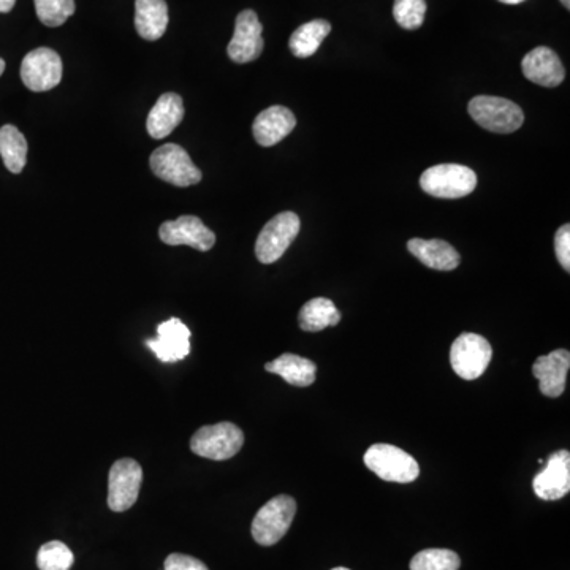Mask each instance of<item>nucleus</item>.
I'll use <instances>...</instances> for the list:
<instances>
[{"mask_svg":"<svg viewBox=\"0 0 570 570\" xmlns=\"http://www.w3.org/2000/svg\"><path fill=\"white\" fill-rule=\"evenodd\" d=\"M339 320H341V312L328 298H312L304 304L298 314V322H300L301 330L304 331H322L328 327H335Z\"/></svg>","mask_w":570,"mask_h":570,"instance_id":"nucleus-22","label":"nucleus"},{"mask_svg":"<svg viewBox=\"0 0 570 570\" xmlns=\"http://www.w3.org/2000/svg\"><path fill=\"white\" fill-rule=\"evenodd\" d=\"M491 357L493 349L490 342L475 333L458 336L450 349L453 371L464 380L479 379L487 371Z\"/></svg>","mask_w":570,"mask_h":570,"instance_id":"nucleus-8","label":"nucleus"},{"mask_svg":"<svg viewBox=\"0 0 570 570\" xmlns=\"http://www.w3.org/2000/svg\"><path fill=\"white\" fill-rule=\"evenodd\" d=\"M330 32L331 24L325 19L309 21L293 32L289 42L290 51H292L293 56L300 57V59L311 57L312 54L317 53L323 40L328 37Z\"/></svg>","mask_w":570,"mask_h":570,"instance_id":"nucleus-23","label":"nucleus"},{"mask_svg":"<svg viewBox=\"0 0 570 570\" xmlns=\"http://www.w3.org/2000/svg\"><path fill=\"white\" fill-rule=\"evenodd\" d=\"M468 110L480 127L494 133L517 132L525 121V114L517 103L502 97L479 95L469 102Z\"/></svg>","mask_w":570,"mask_h":570,"instance_id":"nucleus-3","label":"nucleus"},{"mask_svg":"<svg viewBox=\"0 0 570 570\" xmlns=\"http://www.w3.org/2000/svg\"><path fill=\"white\" fill-rule=\"evenodd\" d=\"M420 186L426 194L445 200H455L472 194L477 187V175L469 167L442 164L423 171Z\"/></svg>","mask_w":570,"mask_h":570,"instance_id":"nucleus-2","label":"nucleus"},{"mask_svg":"<svg viewBox=\"0 0 570 570\" xmlns=\"http://www.w3.org/2000/svg\"><path fill=\"white\" fill-rule=\"evenodd\" d=\"M165 570H209L200 559L173 553L165 559Z\"/></svg>","mask_w":570,"mask_h":570,"instance_id":"nucleus-30","label":"nucleus"},{"mask_svg":"<svg viewBox=\"0 0 570 570\" xmlns=\"http://www.w3.org/2000/svg\"><path fill=\"white\" fill-rule=\"evenodd\" d=\"M16 0H0V13L12 12Z\"/></svg>","mask_w":570,"mask_h":570,"instance_id":"nucleus-31","label":"nucleus"},{"mask_svg":"<svg viewBox=\"0 0 570 570\" xmlns=\"http://www.w3.org/2000/svg\"><path fill=\"white\" fill-rule=\"evenodd\" d=\"M135 27L138 35L156 42L168 27V5L165 0H135Z\"/></svg>","mask_w":570,"mask_h":570,"instance_id":"nucleus-20","label":"nucleus"},{"mask_svg":"<svg viewBox=\"0 0 570 570\" xmlns=\"http://www.w3.org/2000/svg\"><path fill=\"white\" fill-rule=\"evenodd\" d=\"M149 349L164 363L184 360L190 352V330L179 319H168L157 327V338L146 341Z\"/></svg>","mask_w":570,"mask_h":570,"instance_id":"nucleus-14","label":"nucleus"},{"mask_svg":"<svg viewBox=\"0 0 570 570\" xmlns=\"http://www.w3.org/2000/svg\"><path fill=\"white\" fill-rule=\"evenodd\" d=\"M561 4H563L564 7L567 8V10H569V8H570V0H561Z\"/></svg>","mask_w":570,"mask_h":570,"instance_id":"nucleus-34","label":"nucleus"},{"mask_svg":"<svg viewBox=\"0 0 570 570\" xmlns=\"http://www.w3.org/2000/svg\"><path fill=\"white\" fill-rule=\"evenodd\" d=\"M297 513V502L287 494H279L266 502L252 521V537L262 547H271L287 534Z\"/></svg>","mask_w":570,"mask_h":570,"instance_id":"nucleus-1","label":"nucleus"},{"mask_svg":"<svg viewBox=\"0 0 570 570\" xmlns=\"http://www.w3.org/2000/svg\"><path fill=\"white\" fill-rule=\"evenodd\" d=\"M184 119L183 99L175 92L160 95L156 105L149 111L146 129L154 140L167 138Z\"/></svg>","mask_w":570,"mask_h":570,"instance_id":"nucleus-18","label":"nucleus"},{"mask_svg":"<svg viewBox=\"0 0 570 570\" xmlns=\"http://www.w3.org/2000/svg\"><path fill=\"white\" fill-rule=\"evenodd\" d=\"M569 368V350L559 349L537 358L532 366V374L539 380L540 392L548 398L563 395Z\"/></svg>","mask_w":570,"mask_h":570,"instance_id":"nucleus-16","label":"nucleus"},{"mask_svg":"<svg viewBox=\"0 0 570 570\" xmlns=\"http://www.w3.org/2000/svg\"><path fill=\"white\" fill-rule=\"evenodd\" d=\"M331 570H349V569H346V567H335V569Z\"/></svg>","mask_w":570,"mask_h":570,"instance_id":"nucleus-35","label":"nucleus"},{"mask_svg":"<svg viewBox=\"0 0 570 570\" xmlns=\"http://www.w3.org/2000/svg\"><path fill=\"white\" fill-rule=\"evenodd\" d=\"M556 259L561 263L564 270L570 271V225L559 227L555 236Z\"/></svg>","mask_w":570,"mask_h":570,"instance_id":"nucleus-29","label":"nucleus"},{"mask_svg":"<svg viewBox=\"0 0 570 570\" xmlns=\"http://www.w3.org/2000/svg\"><path fill=\"white\" fill-rule=\"evenodd\" d=\"M295 126H297L295 114L289 108L274 105V107L266 108L255 118L252 132H254L255 141L260 146L270 148V146L278 145L279 141L290 135Z\"/></svg>","mask_w":570,"mask_h":570,"instance_id":"nucleus-17","label":"nucleus"},{"mask_svg":"<svg viewBox=\"0 0 570 570\" xmlns=\"http://www.w3.org/2000/svg\"><path fill=\"white\" fill-rule=\"evenodd\" d=\"M0 156L7 170L15 175L26 167L27 141L15 126L8 124L0 129Z\"/></svg>","mask_w":570,"mask_h":570,"instance_id":"nucleus-24","label":"nucleus"},{"mask_svg":"<svg viewBox=\"0 0 570 570\" xmlns=\"http://www.w3.org/2000/svg\"><path fill=\"white\" fill-rule=\"evenodd\" d=\"M37 16L45 26L59 27L75 13V0H34Z\"/></svg>","mask_w":570,"mask_h":570,"instance_id":"nucleus-27","label":"nucleus"},{"mask_svg":"<svg viewBox=\"0 0 570 570\" xmlns=\"http://www.w3.org/2000/svg\"><path fill=\"white\" fill-rule=\"evenodd\" d=\"M151 170L157 178L176 187H189L202 181V171L195 167L186 149L175 143L160 146L152 152Z\"/></svg>","mask_w":570,"mask_h":570,"instance_id":"nucleus-6","label":"nucleus"},{"mask_svg":"<svg viewBox=\"0 0 570 570\" xmlns=\"http://www.w3.org/2000/svg\"><path fill=\"white\" fill-rule=\"evenodd\" d=\"M426 2L425 0H395L393 5V16L396 23L407 31H415L422 26L425 21Z\"/></svg>","mask_w":570,"mask_h":570,"instance_id":"nucleus-28","label":"nucleus"},{"mask_svg":"<svg viewBox=\"0 0 570 570\" xmlns=\"http://www.w3.org/2000/svg\"><path fill=\"white\" fill-rule=\"evenodd\" d=\"M21 80L29 91L46 92L62 80V59L50 48H37L23 59Z\"/></svg>","mask_w":570,"mask_h":570,"instance_id":"nucleus-10","label":"nucleus"},{"mask_svg":"<svg viewBox=\"0 0 570 570\" xmlns=\"http://www.w3.org/2000/svg\"><path fill=\"white\" fill-rule=\"evenodd\" d=\"M521 69L532 83L544 88H556L566 78L563 62L555 51L547 46H537L526 54L521 62Z\"/></svg>","mask_w":570,"mask_h":570,"instance_id":"nucleus-15","label":"nucleus"},{"mask_svg":"<svg viewBox=\"0 0 570 570\" xmlns=\"http://www.w3.org/2000/svg\"><path fill=\"white\" fill-rule=\"evenodd\" d=\"M143 482V469L138 461L122 458L111 466L108 475V507L113 512H126L137 502Z\"/></svg>","mask_w":570,"mask_h":570,"instance_id":"nucleus-9","label":"nucleus"},{"mask_svg":"<svg viewBox=\"0 0 570 570\" xmlns=\"http://www.w3.org/2000/svg\"><path fill=\"white\" fill-rule=\"evenodd\" d=\"M160 240L168 246H190L200 252L213 249L216 235L197 216H181L164 222L159 228Z\"/></svg>","mask_w":570,"mask_h":570,"instance_id":"nucleus-12","label":"nucleus"},{"mask_svg":"<svg viewBox=\"0 0 570 570\" xmlns=\"http://www.w3.org/2000/svg\"><path fill=\"white\" fill-rule=\"evenodd\" d=\"M365 464L385 482L411 483L420 475L414 456L390 444H374L365 453Z\"/></svg>","mask_w":570,"mask_h":570,"instance_id":"nucleus-5","label":"nucleus"},{"mask_svg":"<svg viewBox=\"0 0 570 570\" xmlns=\"http://www.w3.org/2000/svg\"><path fill=\"white\" fill-rule=\"evenodd\" d=\"M5 72V61L4 59H0V76H2V73Z\"/></svg>","mask_w":570,"mask_h":570,"instance_id":"nucleus-33","label":"nucleus"},{"mask_svg":"<svg viewBox=\"0 0 570 570\" xmlns=\"http://www.w3.org/2000/svg\"><path fill=\"white\" fill-rule=\"evenodd\" d=\"M534 493L544 501H558L570 491V453L559 450L548 456L544 471L534 477Z\"/></svg>","mask_w":570,"mask_h":570,"instance_id":"nucleus-13","label":"nucleus"},{"mask_svg":"<svg viewBox=\"0 0 570 570\" xmlns=\"http://www.w3.org/2000/svg\"><path fill=\"white\" fill-rule=\"evenodd\" d=\"M407 249L431 270L452 271L461 262L460 254L447 241L414 238L407 243Z\"/></svg>","mask_w":570,"mask_h":570,"instance_id":"nucleus-19","label":"nucleus"},{"mask_svg":"<svg viewBox=\"0 0 570 570\" xmlns=\"http://www.w3.org/2000/svg\"><path fill=\"white\" fill-rule=\"evenodd\" d=\"M244 444L243 431L235 423L202 426L190 439V450L208 460H230Z\"/></svg>","mask_w":570,"mask_h":570,"instance_id":"nucleus-4","label":"nucleus"},{"mask_svg":"<svg viewBox=\"0 0 570 570\" xmlns=\"http://www.w3.org/2000/svg\"><path fill=\"white\" fill-rule=\"evenodd\" d=\"M72 550L59 540L42 545L37 553V566L40 570H70L73 566Z\"/></svg>","mask_w":570,"mask_h":570,"instance_id":"nucleus-26","label":"nucleus"},{"mask_svg":"<svg viewBox=\"0 0 570 570\" xmlns=\"http://www.w3.org/2000/svg\"><path fill=\"white\" fill-rule=\"evenodd\" d=\"M268 373L278 374L287 384L295 387H309L316 380V363L295 354H282L265 365Z\"/></svg>","mask_w":570,"mask_h":570,"instance_id":"nucleus-21","label":"nucleus"},{"mask_svg":"<svg viewBox=\"0 0 570 570\" xmlns=\"http://www.w3.org/2000/svg\"><path fill=\"white\" fill-rule=\"evenodd\" d=\"M300 227V217L292 211H284V213L274 216L263 227L259 238H257V243H255V255H257L259 262L265 263V265L278 262L285 251L289 249L290 244L297 238Z\"/></svg>","mask_w":570,"mask_h":570,"instance_id":"nucleus-7","label":"nucleus"},{"mask_svg":"<svg viewBox=\"0 0 570 570\" xmlns=\"http://www.w3.org/2000/svg\"><path fill=\"white\" fill-rule=\"evenodd\" d=\"M262 32L263 26L257 13L252 10L241 12L236 18L232 42L228 43V57L236 64H247L259 59L265 46Z\"/></svg>","mask_w":570,"mask_h":570,"instance_id":"nucleus-11","label":"nucleus"},{"mask_svg":"<svg viewBox=\"0 0 570 570\" xmlns=\"http://www.w3.org/2000/svg\"><path fill=\"white\" fill-rule=\"evenodd\" d=\"M461 566L460 556L455 551L445 548L423 550L412 558L411 570H458Z\"/></svg>","mask_w":570,"mask_h":570,"instance_id":"nucleus-25","label":"nucleus"},{"mask_svg":"<svg viewBox=\"0 0 570 570\" xmlns=\"http://www.w3.org/2000/svg\"><path fill=\"white\" fill-rule=\"evenodd\" d=\"M499 2L507 5H518L521 4V2H525V0H499Z\"/></svg>","mask_w":570,"mask_h":570,"instance_id":"nucleus-32","label":"nucleus"}]
</instances>
